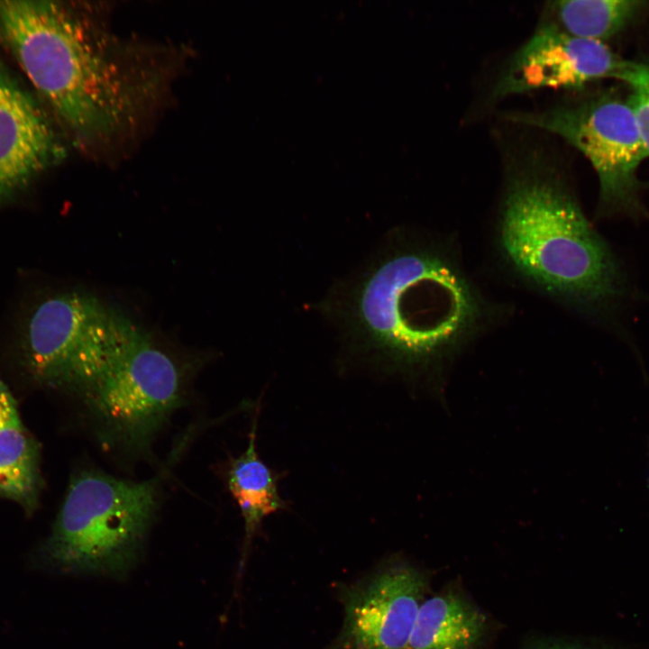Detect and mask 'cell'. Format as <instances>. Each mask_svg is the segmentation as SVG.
<instances>
[{
	"label": "cell",
	"instance_id": "obj_1",
	"mask_svg": "<svg viewBox=\"0 0 649 649\" xmlns=\"http://www.w3.org/2000/svg\"><path fill=\"white\" fill-rule=\"evenodd\" d=\"M323 310L350 355L405 374L437 368L472 337L484 315L452 260L396 236L333 289Z\"/></svg>",
	"mask_w": 649,
	"mask_h": 649
},
{
	"label": "cell",
	"instance_id": "obj_2",
	"mask_svg": "<svg viewBox=\"0 0 649 649\" xmlns=\"http://www.w3.org/2000/svg\"><path fill=\"white\" fill-rule=\"evenodd\" d=\"M0 42L78 139H113L142 105V63L60 3L0 1Z\"/></svg>",
	"mask_w": 649,
	"mask_h": 649
},
{
	"label": "cell",
	"instance_id": "obj_3",
	"mask_svg": "<svg viewBox=\"0 0 649 649\" xmlns=\"http://www.w3.org/2000/svg\"><path fill=\"white\" fill-rule=\"evenodd\" d=\"M498 242L521 277L585 312L605 311L625 292L624 275L609 246L553 174L530 169L510 178Z\"/></svg>",
	"mask_w": 649,
	"mask_h": 649
},
{
	"label": "cell",
	"instance_id": "obj_4",
	"mask_svg": "<svg viewBox=\"0 0 649 649\" xmlns=\"http://www.w3.org/2000/svg\"><path fill=\"white\" fill-rule=\"evenodd\" d=\"M158 484L96 471L69 485L38 562L57 571L123 575L136 562L155 514Z\"/></svg>",
	"mask_w": 649,
	"mask_h": 649
},
{
	"label": "cell",
	"instance_id": "obj_5",
	"mask_svg": "<svg viewBox=\"0 0 649 649\" xmlns=\"http://www.w3.org/2000/svg\"><path fill=\"white\" fill-rule=\"evenodd\" d=\"M516 123L561 137L580 151L599 182V217L647 215L639 170L649 158L627 95L605 88L542 110L510 113Z\"/></svg>",
	"mask_w": 649,
	"mask_h": 649
},
{
	"label": "cell",
	"instance_id": "obj_6",
	"mask_svg": "<svg viewBox=\"0 0 649 649\" xmlns=\"http://www.w3.org/2000/svg\"><path fill=\"white\" fill-rule=\"evenodd\" d=\"M131 324L93 296L49 297L22 325L23 362L37 381L84 393L112 363Z\"/></svg>",
	"mask_w": 649,
	"mask_h": 649
},
{
	"label": "cell",
	"instance_id": "obj_7",
	"mask_svg": "<svg viewBox=\"0 0 649 649\" xmlns=\"http://www.w3.org/2000/svg\"><path fill=\"white\" fill-rule=\"evenodd\" d=\"M182 392L175 361L132 324L112 363L84 394L109 437L141 448L180 405Z\"/></svg>",
	"mask_w": 649,
	"mask_h": 649
},
{
	"label": "cell",
	"instance_id": "obj_8",
	"mask_svg": "<svg viewBox=\"0 0 649 649\" xmlns=\"http://www.w3.org/2000/svg\"><path fill=\"white\" fill-rule=\"evenodd\" d=\"M426 589L412 565L381 564L342 591L343 625L328 649H407Z\"/></svg>",
	"mask_w": 649,
	"mask_h": 649
},
{
	"label": "cell",
	"instance_id": "obj_9",
	"mask_svg": "<svg viewBox=\"0 0 649 649\" xmlns=\"http://www.w3.org/2000/svg\"><path fill=\"white\" fill-rule=\"evenodd\" d=\"M626 60L607 43L572 36L543 21L509 59L493 96L544 88L583 90L601 79L618 80Z\"/></svg>",
	"mask_w": 649,
	"mask_h": 649
},
{
	"label": "cell",
	"instance_id": "obj_10",
	"mask_svg": "<svg viewBox=\"0 0 649 649\" xmlns=\"http://www.w3.org/2000/svg\"><path fill=\"white\" fill-rule=\"evenodd\" d=\"M64 154L45 111L0 60V207Z\"/></svg>",
	"mask_w": 649,
	"mask_h": 649
},
{
	"label": "cell",
	"instance_id": "obj_11",
	"mask_svg": "<svg viewBox=\"0 0 649 649\" xmlns=\"http://www.w3.org/2000/svg\"><path fill=\"white\" fill-rule=\"evenodd\" d=\"M256 429L257 416H254L247 448L231 461L226 476L228 489L244 522L242 564L246 559L251 540L263 521L287 508V503L279 492L278 476L258 453Z\"/></svg>",
	"mask_w": 649,
	"mask_h": 649
},
{
	"label": "cell",
	"instance_id": "obj_12",
	"mask_svg": "<svg viewBox=\"0 0 649 649\" xmlns=\"http://www.w3.org/2000/svg\"><path fill=\"white\" fill-rule=\"evenodd\" d=\"M487 629L484 614L453 592L422 603L407 649H475Z\"/></svg>",
	"mask_w": 649,
	"mask_h": 649
},
{
	"label": "cell",
	"instance_id": "obj_13",
	"mask_svg": "<svg viewBox=\"0 0 649 649\" xmlns=\"http://www.w3.org/2000/svg\"><path fill=\"white\" fill-rule=\"evenodd\" d=\"M40 489L39 452L24 429L15 401L6 386L0 390V495L27 509Z\"/></svg>",
	"mask_w": 649,
	"mask_h": 649
},
{
	"label": "cell",
	"instance_id": "obj_14",
	"mask_svg": "<svg viewBox=\"0 0 649 649\" xmlns=\"http://www.w3.org/2000/svg\"><path fill=\"white\" fill-rule=\"evenodd\" d=\"M649 9L637 0H560L544 21L575 37L606 43L633 26Z\"/></svg>",
	"mask_w": 649,
	"mask_h": 649
},
{
	"label": "cell",
	"instance_id": "obj_15",
	"mask_svg": "<svg viewBox=\"0 0 649 649\" xmlns=\"http://www.w3.org/2000/svg\"><path fill=\"white\" fill-rule=\"evenodd\" d=\"M618 80L627 87V96L649 153V57L626 59Z\"/></svg>",
	"mask_w": 649,
	"mask_h": 649
},
{
	"label": "cell",
	"instance_id": "obj_16",
	"mask_svg": "<svg viewBox=\"0 0 649 649\" xmlns=\"http://www.w3.org/2000/svg\"><path fill=\"white\" fill-rule=\"evenodd\" d=\"M4 386H5V383H4V382L1 380V379H0V390H1V388H2Z\"/></svg>",
	"mask_w": 649,
	"mask_h": 649
}]
</instances>
